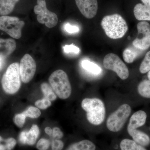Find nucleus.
Masks as SVG:
<instances>
[{
  "mask_svg": "<svg viewBox=\"0 0 150 150\" xmlns=\"http://www.w3.org/2000/svg\"><path fill=\"white\" fill-rule=\"evenodd\" d=\"M101 25L108 37L113 39L123 37L128 30L126 21L118 14L105 16Z\"/></svg>",
  "mask_w": 150,
  "mask_h": 150,
  "instance_id": "1",
  "label": "nucleus"
},
{
  "mask_svg": "<svg viewBox=\"0 0 150 150\" xmlns=\"http://www.w3.org/2000/svg\"><path fill=\"white\" fill-rule=\"evenodd\" d=\"M81 107L86 112V118L89 123L99 125L103 122L105 115L104 104L97 98H86L83 100Z\"/></svg>",
  "mask_w": 150,
  "mask_h": 150,
  "instance_id": "2",
  "label": "nucleus"
},
{
  "mask_svg": "<svg viewBox=\"0 0 150 150\" xmlns=\"http://www.w3.org/2000/svg\"><path fill=\"white\" fill-rule=\"evenodd\" d=\"M49 83L56 95L62 99L69 98L72 89L69 77L63 70H56L49 77Z\"/></svg>",
  "mask_w": 150,
  "mask_h": 150,
  "instance_id": "3",
  "label": "nucleus"
},
{
  "mask_svg": "<svg viewBox=\"0 0 150 150\" xmlns=\"http://www.w3.org/2000/svg\"><path fill=\"white\" fill-rule=\"evenodd\" d=\"M19 64L17 62L11 64L3 75L2 86L6 93L13 94L18 91L21 86Z\"/></svg>",
  "mask_w": 150,
  "mask_h": 150,
  "instance_id": "4",
  "label": "nucleus"
},
{
  "mask_svg": "<svg viewBox=\"0 0 150 150\" xmlns=\"http://www.w3.org/2000/svg\"><path fill=\"white\" fill-rule=\"evenodd\" d=\"M131 107L129 105H122L108 118L106 126L108 130L113 132L121 131L131 114Z\"/></svg>",
  "mask_w": 150,
  "mask_h": 150,
  "instance_id": "5",
  "label": "nucleus"
},
{
  "mask_svg": "<svg viewBox=\"0 0 150 150\" xmlns=\"http://www.w3.org/2000/svg\"><path fill=\"white\" fill-rule=\"evenodd\" d=\"M25 22L16 17L2 16L0 17V30L15 39H20Z\"/></svg>",
  "mask_w": 150,
  "mask_h": 150,
  "instance_id": "6",
  "label": "nucleus"
},
{
  "mask_svg": "<svg viewBox=\"0 0 150 150\" xmlns=\"http://www.w3.org/2000/svg\"><path fill=\"white\" fill-rule=\"evenodd\" d=\"M37 5L34 8V11L37 15L38 21L41 24H45L46 27L52 28L56 26L58 22L57 15L48 10L45 0H37Z\"/></svg>",
  "mask_w": 150,
  "mask_h": 150,
  "instance_id": "7",
  "label": "nucleus"
},
{
  "mask_svg": "<svg viewBox=\"0 0 150 150\" xmlns=\"http://www.w3.org/2000/svg\"><path fill=\"white\" fill-rule=\"evenodd\" d=\"M104 68L115 72L118 76L122 80L129 77V69L126 65L117 55L112 53L105 56L103 61Z\"/></svg>",
  "mask_w": 150,
  "mask_h": 150,
  "instance_id": "8",
  "label": "nucleus"
},
{
  "mask_svg": "<svg viewBox=\"0 0 150 150\" xmlns=\"http://www.w3.org/2000/svg\"><path fill=\"white\" fill-rule=\"evenodd\" d=\"M138 35L133 41V46L142 51L150 47V25L146 21H141L137 24Z\"/></svg>",
  "mask_w": 150,
  "mask_h": 150,
  "instance_id": "9",
  "label": "nucleus"
},
{
  "mask_svg": "<svg viewBox=\"0 0 150 150\" xmlns=\"http://www.w3.org/2000/svg\"><path fill=\"white\" fill-rule=\"evenodd\" d=\"M20 74L21 80L24 83H28L34 77L36 71L35 60L28 54H25L21 60Z\"/></svg>",
  "mask_w": 150,
  "mask_h": 150,
  "instance_id": "10",
  "label": "nucleus"
},
{
  "mask_svg": "<svg viewBox=\"0 0 150 150\" xmlns=\"http://www.w3.org/2000/svg\"><path fill=\"white\" fill-rule=\"evenodd\" d=\"M76 5L82 14L86 18H93L98 8L97 0H75Z\"/></svg>",
  "mask_w": 150,
  "mask_h": 150,
  "instance_id": "11",
  "label": "nucleus"
},
{
  "mask_svg": "<svg viewBox=\"0 0 150 150\" xmlns=\"http://www.w3.org/2000/svg\"><path fill=\"white\" fill-rule=\"evenodd\" d=\"M16 43L12 38H0V58L4 59L16 49Z\"/></svg>",
  "mask_w": 150,
  "mask_h": 150,
  "instance_id": "12",
  "label": "nucleus"
},
{
  "mask_svg": "<svg viewBox=\"0 0 150 150\" xmlns=\"http://www.w3.org/2000/svg\"><path fill=\"white\" fill-rule=\"evenodd\" d=\"M147 114L143 110H139L132 115L127 127V131L135 130L144 126L146 123Z\"/></svg>",
  "mask_w": 150,
  "mask_h": 150,
  "instance_id": "13",
  "label": "nucleus"
},
{
  "mask_svg": "<svg viewBox=\"0 0 150 150\" xmlns=\"http://www.w3.org/2000/svg\"><path fill=\"white\" fill-rule=\"evenodd\" d=\"M134 16L138 20L141 21H150V7L138 4L134 7Z\"/></svg>",
  "mask_w": 150,
  "mask_h": 150,
  "instance_id": "14",
  "label": "nucleus"
},
{
  "mask_svg": "<svg viewBox=\"0 0 150 150\" xmlns=\"http://www.w3.org/2000/svg\"><path fill=\"white\" fill-rule=\"evenodd\" d=\"M134 142L142 146H148L150 144V138L147 134L137 129L128 131Z\"/></svg>",
  "mask_w": 150,
  "mask_h": 150,
  "instance_id": "15",
  "label": "nucleus"
},
{
  "mask_svg": "<svg viewBox=\"0 0 150 150\" xmlns=\"http://www.w3.org/2000/svg\"><path fill=\"white\" fill-rule=\"evenodd\" d=\"M81 66L86 72L92 76H98L102 72V69L99 66L88 59L83 60Z\"/></svg>",
  "mask_w": 150,
  "mask_h": 150,
  "instance_id": "16",
  "label": "nucleus"
},
{
  "mask_svg": "<svg viewBox=\"0 0 150 150\" xmlns=\"http://www.w3.org/2000/svg\"><path fill=\"white\" fill-rule=\"evenodd\" d=\"M143 51L136 48L133 45L129 46L123 51V59L126 63L131 64L134 62V60L139 56Z\"/></svg>",
  "mask_w": 150,
  "mask_h": 150,
  "instance_id": "17",
  "label": "nucleus"
},
{
  "mask_svg": "<svg viewBox=\"0 0 150 150\" xmlns=\"http://www.w3.org/2000/svg\"><path fill=\"white\" fill-rule=\"evenodd\" d=\"M95 145L91 141L84 140L70 145L66 150H95Z\"/></svg>",
  "mask_w": 150,
  "mask_h": 150,
  "instance_id": "18",
  "label": "nucleus"
},
{
  "mask_svg": "<svg viewBox=\"0 0 150 150\" xmlns=\"http://www.w3.org/2000/svg\"><path fill=\"white\" fill-rule=\"evenodd\" d=\"M19 0H0V15L6 16L13 11Z\"/></svg>",
  "mask_w": 150,
  "mask_h": 150,
  "instance_id": "19",
  "label": "nucleus"
},
{
  "mask_svg": "<svg viewBox=\"0 0 150 150\" xmlns=\"http://www.w3.org/2000/svg\"><path fill=\"white\" fill-rule=\"evenodd\" d=\"M40 130L37 125L33 124L28 131H26V144L32 146L35 144L39 137Z\"/></svg>",
  "mask_w": 150,
  "mask_h": 150,
  "instance_id": "20",
  "label": "nucleus"
},
{
  "mask_svg": "<svg viewBox=\"0 0 150 150\" xmlns=\"http://www.w3.org/2000/svg\"><path fill=\"white\" fill-rule=\"evenodd\" d=\"M121 150H147L133 140L124 139L120 143Z\"/></svg>",
  "mask_w": 150,
  "mask_h": 150,
  "instance_id": "21",
  "label": "nucleus"
},
{
  "mask_svg": "<svg viewBox=\"0 0 150 150\" xmlns=\"http://www.w3.org/2000/svg\"><path fill=\"white\" fill-rule=\"evenodd\" d=\"M40 88L43 92L44 98L49 100L50 101L56 100L57 96L49 84L46 82L43 83L40 85Z\"/></svg>",
  "mask_w": 150,
  "mask_h": 150,
  "instance_id": "22",
  "label": "nucleus"
},
{
  "mask_svg": "<svg viewBox=\"0 0 150 150\" xmlns=\"http://www.w3.org/2000/svg\"><path fill=\"white\" fill-rule=\"evenodd\" d=\"M138 91L141 96L145 98H150V80L141 82L138 86Z\"/></svg>",
  "mask_w": 150,
  "mask_h": 150,
  "instance_id": "23",
  "label": "nucleus"
},
{
  "mask_svg": "<svg viewBox=\"0 0 150 150\" xmlns=\"http://www.w3.org/2000/svg\"><path fill=\"white\" fill-rule=\"evenodd\" d=\"M26 117L31 118H36L40 117L41 111L39 108L34 106H30L27 110L22 112Z\"/></svg>",
  "mask_w": 150,
  "mask_h": 150,
  "instance_id": "24",
  "label": "nucleus"
},
{
  "mask_svg": "<svg viewBox=\"0 0 150 150\" xmlns=\"http://www.w3.org/2000/svg\"><path fill=\"white\" fill-rule=\"evenodd\" d=\"M150 70V51H149L142 61L139 68V71L142 74H145Z\"/></svg>",
  "mask_w": 150,
  "mask_h": 150,
  "instance_id": "25",
  "label": "nucleus"
},
{
  "mask_svg": "<svg viewBox=\"0 0 150 150\" xmlns=\"http://www.w3.org/2000/svg\"><path fill=\"white\" fill-rule=\"evenodd\" d=\"M35 105L38 108L44 110L51 106V102L49 100L43 98L42 99L38 100L35 101Z\"/></svg>",
  "mask_w": 150,
  "mask_h": 150,
  "instance_id": "26",
  "label": "nucleus"
},
{
  "mask_svg": "<svg viewBox=\"0 0 150 150\" xmlns=\"http://www.w3.org/2000/svg\"><path fill=\"white\" fill-rule=\"evenodd\" d=\"M26 117L22 112L16 114L13 118V121L15 125L19 128H21L24 126Z\"/></svg>",
  "mask_w": 150,
  "mask_h": 150,
  "instance_id": "27",
  "label": "nucleus"
},
{
  "mask_svg": "<svg viewBox=\"0 0 150 150\" xmlns=\"http://www.w3.org/2000/svg\"><path fill=\"white\" fill-rule=\"evenodd\" d=\"M63 49H64V52L67 54L77 55L79 54L80 52V48L73 44L69 45H66L63 47Z\"/></svg>",
  "mask_w": 150,
  "mask_h": 150,
  "instance_id": "28",
  "label": "nucleus"
},
{
  "mask_svg": "<svg viewBox=\"0 0 150 150\" xmlns=\"http://www.w3.org/2000/svg\"><path fill=\"white\" fill-rule=\"evenodd\" d=\"M50 142L48 139L44 138L40 139L38 142L36 148L38 150H48L50 146Z\"/></svg>",
  "mask_w": 150,
  "mask_h": 150,
  "instance_id": "29",
  "label": "nucleus"
},
{
  "mask_svg": "<svg viewBox=\"0 0 150 150\" xmlns=\"http://www.w3.org/2000/svg\"><path fill=\"white\" fill-rule=\"evenodd\" d=\"M64 29L66 32L70 34L76 33L79 31V28L76 25H72L69 23H66L64 25Z\"/></svg>",
  "mask_w": 150,
  "mask_h": 150,
  "instance_id": "30",
  "label": "nucleus"
},
{
  "mask_svg": "<svg viewBox=\"0 0 150 150\" xmlns=\"http://www.w3.org/2000/svg\"><path fill=\"white\" fill-rule=\"evenodd\" d=\"M64 147V142L61 140L55 139L51 143L52 150H62Z\"/></svg>",
  "mask_w": 150,
  "mask_h": 150,
  "instance_id": "31",
  "label": "nucleus"
},
{
  "mask_svg": "<svg viewBox=\"0 0 150 150\" xmlns=\"http://www.w3.org/2000/svg\"><path fill=\"white\" fill-rule=\"evenodd\" d=\"M52 136L54 139H60L64 137V133L58 127H54L53 129Z\"/></svg>",
  "mask_w": 150,
  "mask_h": 150,
  "instance_id": "32",
  "label": "nucleus"
},
{
  "mask_svg": "<svg viewBox=\"0 0 150 150\" xmlns=\"http://www.w3.org/2000/svg\"><path fill=\"white\" fill-rule=\"evenodd\" d=\"M0 150H8L7 139H4L1 136H0Z\"/></svg>",
  "mask_w": 150,
  "mask_h": 150,
  "instance_id": "33",
  "label": "nucleus"
},
{
  "mask_svg": "<svg viewBox=\"0 0 150 150\" xmlns=\"http://www.w3.org/2000/svg\"><path fill=\"white\" fill-rule=\"evenodd\" d=\"M20 142L23 144H26V131H23L20 133L19 137Z\"/></svg>",
  "mask_w": 150,
  "mask_h": 150,
  "instance_id": "34",
  "label": "nucleus"
},
{
  "mask_svg": "<svg viewBox=\"0 0 150 150\" xmlns=\"http://www.w3.org/2000/svg\"><path fill=\"white\" fill-rule=\"evenodd\" d=\"M45 132L48 136H51L53 133V129L50 127H46L45 129Z\"/></svg>",
  "mask_w": 150,
  "mask_h": 150,
  "instance_id": "35",
  "label": "nucleus"
},
{
  "mask_svg": "<svg viewBox=\"0 0 150 150\" xmlns=\"http://www.w3.org/2000/svg\"><path fill=\"white\" fill-rule=\"evenodd\" d=\"M144 4L150 7V0H141Z\"/></svg>",
  "mask_w": 150,
  "mask_h": 150,
  "instance_id": "36",
  "label": "nucleus"
},
{
  "mask_svg": "<svg viewBox=\"0 0 150 150\" xmlns=\"http://www.w3.org/2000/svg\"><path fill=\"white\" fill-rule=\"evenodd\" d=\"M4 59L0 58V69H1V67L2 66L3 61H4Z\"/></svg>",
  "mask_w": 150,
  "mask_h": 150,
  "instance_id": "37",
  "label": "nucleus"
},
{
  "mask_svg": "<svg viewBox=\"0 0 150 150\" xmlns=\"http://www.w3.org/2000/svg\"><path fill=\"white\" fill-rule=\"evenodd\" d=\"M147 76L148 79H149L150 80V70L149 72H148Z\"/></svg>",
  "mask_w": 150,
  "mask_h": 150,
  "instance_id": "38",
  "label": "nucleus"
},
{
  "mask_svg": "<svg viewBox=\"0 0 150 150\" xmlns=\"http://www.w3.org/2000/svg\"><path fill=\"white\" fill-rule=\"evenodd\" d=\"M0 103H1V102H0Z\"/></svg>",
  "mask_w": 150,
  "mask_h": 150,
  "instance_id": "39",
  "label": "nucleus"
}]
</instances>
